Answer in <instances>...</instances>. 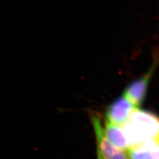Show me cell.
<instances>
[{"label": "cell", "mask_w": 159, "mask_h": 159, "mask_svg": "<svg viewBox=\"0 0 159 159\" xmlns=\"http://www.w3.org/2000/svg\"><path fill=\"white\" fill-rule=\"evenodd\" d=\"M123 125L129 148L137 147L148 139H159V117L148 111L134 108Z\"/></svg>", "instance_id": "obj_1"}, {"label": "cell", "mask_w": 159, "mask_h": 159, "mask_svg": "<svg viewBox=\"0 0 159 159\" xmlns=\"http://www.w3.org/2000/svg\"><path fill=\"white\" fill-rule=\"evenodd\" d=\"M90 119L96 137L97 159H129L121 150L115 148L107 140L96 114L91 113Z\"/></svg>", "instance_id": "obj_2"}, {"label": "cell", "mask_w": 159, "mask_h": 159, "mask_svg": "<svg viewBox=\"0 0 159 159\" xmlns=\"http://www.w3.org/2000/svg\"><path fill=\"white\" fill-rule=\"evenodd\" d=\"M136 108L123 95L111 102L106 110V122L114 125H124Z\"/></svg>", "instance_id": "obj_3"}, {"label": "cell", "mask_w": 159, "mask_h": 159, "mask_svg": "<svg viewBox=\"0 0 159 159\" xmlns=\"http://www.w3.org/2000/svg\"><path fill=\"white\" fill-rule=\"evenodd\" d=\"M152 68L146 74L134 80L126 87L123 96L136 107L139 108L144 102L148 93L149 81L153 74Z\"/></svg>", "instance_id": "obj_4"}, {"label": "cell", "mask_w": 159, "mask_h": 159, "mask_svg": "<svg viewBox=\"0 0 159 159\" xmlns=\"http://www.w3.org/2000/svg\"><path fill=\"white\" fill-rule=\"evenodd\" d=\"M105 135L110 143L120 150H128L129 145L123 130L118 125L106 122Z\"/></svg>", "instance_id": "obj_5"}, {"label": "cell", "mask_w": 159, "mask_h": 159, "mask_svg": "<svg viewBox=\"0 0 159 159\" xmlns=\"http://www.w3.org/2000/svg\"><path fill=\"white\" fill-rule=\"evenodd\" d=\"M150 154L153 159H159V148L154 150L153 152H151Z\"/></svg>", "instance_id": "obj_6"}]
</instances>
